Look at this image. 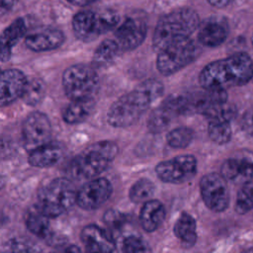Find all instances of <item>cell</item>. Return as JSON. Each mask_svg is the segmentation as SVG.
Listing matches in <instances>:
<instances>
[{
    "instance_id": "cell-35",
    "label": "cell",
    "mask_w": 253,
    "mask_h": 253,
    "mask_svg": "<svg viewBox=\"0 0 253 253\" xmlns=\"http://www.w3.org/2000/svg\"><path fill=\"white\" fill-rule=\"evenodd\" d=\"M240 126L246 134L253 136V108L244 112L240 121Z\"/></svg>"
},
{
    "instance_id": "cell-41",
    "label": "cell",
    "mask_w": 253,
    "mask_h": 253,
    "mask_svg": "<svg viewBox=\"0 0 253 253\" xmlns=\"http://www.w3.org/2000/svg\"><path fill=\"white\" fill-rule=\"evenodd\" d=\"M0 72H1V70H0Z\"/></svg>"
},
{
    "instance_id": "cell-18",
    "label": "cell",
    "mask_w": 253,
    "mask_h": 253,
    "mask_svg": "<svg viewBox=\"0 0 253 253\" xmlns=\"http://www.w3.org/2000/svg\"><path fill=\"white\" fill-rule=\"evenodd\" d=\"M27 24L24 18L15 19L0 34V61L11 58L14 46L26 36Z\"/></svg>"
},
{
    "instance_id": "cell-10",
    "label": "cell",
    "mask_w": 253,
    "mask_h": 253,
    "mask_svg": "<svg viewBox=\"0 0 253 253\" xmlns=\"http://www.w3.org/2000/svg\"><path fill=\"white\" fill-rule=\"evenodd\" d=\"M157 177L165 182L179 184L193 178L197 172L195 156L184 154L158 163L155 167Z\"/></svg>"
},
{
    "instance_id": "cell-5",
    "label": "cell",
    "mask_w": 253,
    "mask_h": 253,
    "mask_svg": "<svg viewBox=\"0 0 253 253\" xmlns=\"http://www.w3.org/2000/svg\"><path fill=\"white\" fill-rule=\"evenodd\" d=\"M154 101L140 86L123 95L110 107L107 121L114 127H127L133 126Z\"/></svg>"
},
{
    "instance_id": "cell-39",
    "label": "cell",
    "mask_w": 253,
    "mask_h": 253,
    "mask_svg": "<svg viewBox=\"0 0 253 253\" xmlns=\"http://www.w3.org/2000/svg\"><path fill=\"white\" fill-rule=\"evenodd\" d=\"M8 152V146L5 142L0 140V160L5 156V154Z\"/></svg>"
},
{
    "instance_id": "cell-4",
    "label": "cell",
    "mask_w": 253,
    "mask_h": 253,
    "mask_svg": "<svg viewBox=\"0 0 253 253\" xmlns=\"http://www.w3.org/2000/svg\"><path fill=\"white\" fill-rule=\"evenodd\" d=\"M76 194L75 186L69 178H55L39 190L37 207L49 218L57 217L76 204Z\"/></svg>"
},
{
    "instance_id": "cell-12",
    "label": "cell",
    "mask_w": 253,
    "mask_h": 253,
    "mask_svg": "<svg viewBox=\"0 0 253 253\" xmlns=\"http://www.w3.org/2000/svg\"><path fill=\"white\" fill-rule=\"evenodd\" d=\"M51 136V124L46 115L34 112L27 116L22 126L24 145L30 151L49 141Z\"/></svg>"
},
{
    "instance_id": "cell-30",
    "label": "cell",
    "mask_w": 253,
    "mask_h": 253,
    "mask_svg": "<svg viewBox=\"0 0 253 253\" xmlns=\"http://www.w3.org/2000/svg\"><path fill=\"white\" fill-rule=\"evenodd\" d=\"M208 133L210 138L217 144L227 143L232 134L230 122L223 121H211L209 122Z\"/></svg>"
},
{
    "instance_id": "cell-25",
    "label": "cell",
    "mask_w": 253,
    "mask_h": 253,
    "mask_svg": "<svg viewBox=\"0 0 253 253\" xmlns=\"http://www.w3.org/2000/svg\"><path fill=\"white\" fill-rule=\"evenodd\" d=\"M122 50L115 39L104 40L95 49L93 54V63L98 66H103L113 62Z\"/></svg>"
},
{
    "instance_id": "cell-37",
    "label": "cell",
    "mask_w": 253,
    "mask_h": 253,
    "mask_svg": "<svg viewBox=\"0 0 253 253\" xmlns=\"http://www.w3.org/2000/svg\"><path fill=\"white\" fill-rule=\"evenodd\" d=\"M209 4L215 8H224L228 6L233 0H207Z\"/></svg>"
},
{
    "instance_id": "cell-23",
    "label": "cell",
    "mask_w": 253,
    "mask_h": 253,
    "mask_svg": "<svg viewBox=\"0 0 253 253\" xmlns=\"http://www.w3.org/2000/svg\"><path fill=\"white\" fill-rule=\"evenodd\" d=\"M196 220L188 212H182L174 224L175 236L186 247H191L196 243Z\"/></svg>"
},
{
    "instance_id": "cell-13",
    "label": "cell",
    "mask_w": 253,
    "mask_h": 253,
    "mask_svg": "<svg viewBox=\"0 0 253 253\" xmlns=\"http://www.w3.org/2000/svg\"><path fill=\"white\" fill-rule=\"evenodd\" d=\"M147 33L144 20L138 17H127L116 29L115 40L122 52L132 50L142 43Z\"/></svg>"
},
{
    "instance_id": "cell-8",
    "label": "cell",
    "mask_w": 253,
    "mask_h": 253,
    "mask_svg": "<svg viewBox=\"0 0 253 253\" xmlns=\"http://www.w3.org/2000/svg\"><path fill=\"white\" fill-rule=\"evenodd\" d=\"M98 84L99 76L91 65L74 64L62 74L63 90L70 100L92 97Z\"/></svg>"
},
{
    "instance_id": "cell-24",
    "label": "cell",
    "mask_w": 253,
    "mask_h": 253,
    "mask_svg": "<svg viewBox=\"0 0 253 253\" xmlns=\"http://www.w3.org/2000/svg\"><path fill=\"white\" fill-rule=\"evenodd\" d=\"M48 219L49 217L46 216L36 205L26 215V225L30 232L47 240L51 238Z\"/></svg>"
},
{
    "instance_id": "cell-21",
    "label": "cell",
    "mask_w": 253,
    "mask_h": 253,
    "mask_svg": "<svg viewBox=\"0 0 253 253\" xmlns=\"http://www.w3.org/2000/svg\"><path fill=\"white\" fill-rule=\"evenodd\" d=\"M93 97L71 100L62 112V120L68 125H77L90 117L95 108Z\"/></svg>"
},
{
    "instance_id": "cell-3",
    "label": "cell",
    "mask_w": 253,
    "mask_h": 253,
    "mask_svg": "<svg viewBox=\"0 0 253 253\" xmlns=\"http://www.w3.org/2000/svg\"><path fill=\"white\" fill-rule=\"evenodd\" d=\"M199 25V15L191 8H180L164 15L154 30L153 48L158 52L175 40L190 38L198 30Z\"/></svg>"
},
{
    "instance_id": "cell-14",
    "label": "cell",
    "mask_w": 253,
    "mask_h": 253,
    "mask_svg": "<svg viewBox=\"0 0 253 253\" xmlns=\"http://www.w3.org/2000/svg\"><path fill=\"white\" fill-rule=\"evenodd\" d=\"M27 77L15 68L0 72V107H6L22 97Z\"/></svg>"
},
{
    "instance_id": "cell-32",
    "label": "cell",
    "mask_w": 253,
    "mask_h": 253,
    "mask_svg": "<svg viewBox=\"0 0 253 253\" xmlns=\"http://www.w3.org/2000/svg\"><path fill=\"white\" fill-rule=\"evenodd\" d=\"M194 137V131L187 126L173 128L166 135V141L172 148L187 147Z\"/></svg>"
},
{
    "instance_id": "cell-17",
    "label": "cell",
    "mask_w": 253,
    "mask_h": 253,
    "mask_svg": "<svg viewBox=\"0 0 253 253\" xmlns=\"http://www.w3.org/2000/svg\"><path fill=\"white\" fill-rule=\"evenodd\" d=\"M198 40L209 47L220 45L228 36V25L224 19L213 17L199 25Z\"/></svg>"
},
{
    "instance_id": "cell-27",
    "label": "cell",
    "mask_w": 253,
    "mask_h": 253,
    "mask_svg": "<svg viewBox=\"0 0 253 253\" xmlns=\"http://www.w3.org/2000/svg\"><path fill=\"white\" fill-rule=\"evenodd\" d=\"M174 115L163 104L157 107L148 117L147 126L153 133H160L164 131L170 125Z\"/></svg>"
},
{
    "instance_id": "cell-19",
    "label": "cell",
    "mask_w": 253,
    "mask_h": 253,
    "mask_svg": "<svg viewBox=\"0 0 253 253\" xmlns=\"http://www.w3.org/2000/svg\"><path fill=\"white\" fill-rule=\"evenodd\" d=\"M220 174L225 180L234 183H246L253 178V162L246 158H228L221 166Z\"/></svg>"
},
{
    "instance_id": "cell-15",
    "label": "cell",
    "mask_w": 253,
    "mask_h": 253,
    "mask_svg": "<svg viewBox=\"0 0 253 253\" xmlns=\"http://www.w3.org/2000/svg\"><path fill=\"white\" fill-rule=\"evenodd\" d=\"M81 241L89 252H114L117 249L113 234L96 224H88L83 227Z\"/></svg>"
},
{
    "instance_id": "cell-7",
    "label": "cell",
    "mask_w": 253,
    "mask_h": 253,
    "mask_svg": "<svg viewBox=\"0 0 253 253\" xmlns=\"http://www.w3.org/2000/svg\"><path fill=\"white\" fill-rule=\"evenodd\" d=\"M196 52L197 47L191 38L175 40L158 51L156 67L162 75L174 74L190 64Z\"/></svg>"
},
{
    "instance_id": "cell-28",
    "label": "cell",
    "mask_w": 253,
    "mask_h": 253,
    "mask_svg": "<svg viewBox=\"0 0 253 253\" xmlns=\"http://www.w3.org/2000/svg\"><path fill=\"white\" fill-rule=\"evenodd\" d=\"M236 107L233 104L226 102L211 105L205 109L201 114L205 116V118L211 121H223L230 122L236 116Z\"/></svg>"
},
{
    "instance_id": "cell-38",
    "label": "cell",
    "mask_w": 253,
    "mask_h": 253,
    "mask_svg": "<svg viewBox=\"0 0 253 253\" xmlns=\"http://www.w3.org/2000/svg\"><path fill=\"white\" fill-rule=\"evenodd\" d=\"M68 3L74 5V6H80V7H83V6H87L89 4H92L98 0H66Z\"/></svg>"
},
{
    "instance_id": "cell-22",
    "label": "cell",
    "mask_w": 253,
    "mask_h": 253,
    "mask_svg": "<svg viewBox=\"0 0 253 253\" xmlns=\"http://www.w3.org/2000/svg\"><path fill=\"white\" fill-rule=\"evenodd\" d=\"M165 218V208L163 204L157 200L149 199L143 203L140 210L139 221L142 228L146 232L155 231Z\"/></svg>"
},
{
    "instance_id": "cell-9",
    "label": "cell",
    "mask_w": 253,
    "mask_h": 253,
    "mask_svg": "<svg viewBox=\"0 0 253 253\" xmlns=\"http://www.w3.org/2000/svg\"><path fill=\"white\" fill-rule=\"evenodd\" d=\"M200 190L202 199L208 209L215 212H221L227 209L229 191L226 180L221 174L214 172L206 174L201 179Z\"/></svg>"
},
{
    "instance_id": "cell-36",
    "label": "cell",
    "mask_w": 253,
    "mask_h": 253,
    "mask_svg": "<svg viewBox=\"0 0 253 253\" xmlns=\"http://www.w3.org/2000/svg\"><path fill=\"white\" fill-rule=\"evenodd\" d=\"M16 3L17 0H0V17L10 12Z\"/></svg>"
},
{
    "instance_id": "cell-29",
    "label": "cell",
    "mask_w": 253,
    "mask_h": 253,
    "mask_svg": "<svg viewBox=\"0 0 253 253\" xmlns=\"http://www.w3.org/2000/svg\"><path fill=\"white\" fill-rule=\"evenodd\" d=\"M155 191L154 184L149 179L137 180L129 189L128 197L132 203L140 204L151 199Z\"/></svg>"
},
{
    "instance_id": "cell-2",
    "label": "cell",
    "mask_w": 253,
    "mask_h": 253,
    "mask_svg": "<svg viewBox=\"0 0 253 253\" xmlns=\"http://www.w3.org/2000/svg\"><path fill=\"white\" fill-rule=\"evenodd\" d=\"M119 153L114 141L95 142L74 156L67 164V178L76 181H88L104 172Z\"/></svg>"
},
{
    "instance_id": "cell-34",
    "label": "cell",
    "mask_w": 253,
    "mask_h": 253,
    "mask_svg": "<svg viewBox=\"0 0 253 253\" xmlns=\"http://www.w3.org/2000/svg\"><path fill=\"white\" fill-rule=\"evenodd\" d=\"M122 249L126 253H138L149 251L146 242L136 235H129L122 241Z\"/></svg>"
},
{
    "instance_id": "cell-31",
    "label": "cell",
    "mask_w": 253,
    "mask_h": 253,
    "mask_svg": "<svg viewBox=\"0 0 253 253\" xmlns=\"http://www.w3.org/2000/svg\"><path fill=\"white\" fill-rule=\"evenodd\" d=\"M253 210V182L243 183L237 193L235 201V211L244 214Z\"/></svg>"
},
{
    "instance_id": "cell-20",
    "label": "cell",
    "mask_w": 253,
    "mask_h": 253,
    "mask_svg": "<svg viewBox=\"0 0 253 253\" xmlns=\"http://www.w3.org/2000/svg\"><path fill=\"white\" fill-rule=\"evenodd\" d=\"M63 153L64 150L61 145L48 141L31 150L28 162L33 167L47 168L58 163Z\"/></svg>"
},
{
    "instance_id": "cell-16",
    "label": "cell",
    "mask_w": 253,
    "mask_h": 253,
    "mask_svg": "<svg viewBox=\"0 0 253 253\" xmlns=\"http://www.w3.org/2000/svg\"><path fill=\"white\" fill-rule=\"evenodd\" d=\"M65 41L62 31L55 28L41 30L25 37L26 46L35 52L50 51L58 48Z\"/></svg>"
},
{
    "instance_id": "cell-40",
    "label": "cell",
    "mask_w": 253,
    "mask_h": 253,
    "mask_svg": "<svg viewBox=\"0 0 253 253\" xmlns=\"http://www.w3.org/2000/svg\"><path fill=\"white\" fill-rule=\"evenodd\" d=\"M251 42H252V44H253V34H252V38H251Z\"/></svg>"
},
{
    "instance_id": "cell-1",
    "label": "cell",
    "mask_w": 253,
    "mask_h": 253,
    "mask_svg": "<svg viewBox=\"0 0 253 253\" xmlns=\"http://www.w3.org/2000/svg\"><path fill=\"white\" fill-rule=\"evenodd\" d=\"M253 78V60L245 52H237L207 64L200 72L199 82L204 89H222L241 86Z\"/></svg>"
},
{
    "instance_id": "cell-26",
    "label": "cell",
    "mask_w": 253,
    "mask_h": 253,
    "mask_svg": "<svg viewBox=\"0 0 253 253\" xmlns=\"http://www.w3.org/2000/svg\"><path fill=\"white\" fill-rule=\"evenodd\" d=\"M45 84L41 78L27 79V83L22 94L23 101L29 106H37L40 104L45 94Z\"/></svg>"
},
{
    "instance_id": "cell-33",
    "label": "cell",
    "mask_w": 253,
    "mask_h": 253,
    "mask_svg": "<svg viewBox=\"0 0 253 253\" xmlns=\"http://www.w3.org/2000/svg\"><path fill=\"white\" fill-rule=\"evenodd\" d=\"M104 222L109 228L108 230L113 234L114 231H119L122 227H124L125 223L126 222V217L118 211L110 210L106 211L104 215Z\"/></svg>"
},
{
    "instance_id": "cell-11",
    "label": "cell",
    "mask_w": 253,
    "mask_h": 253,
    "mask_svg": "<svg viewBox=\"0 0 253 253\" xmlns=\"http://www.w3.org/2000/svg\"><path fill=\"white\" fill-rule=\"evenodd\" d=\"M113 193L111 182L103 177L88 180L76 194V205L85 211H92L105 204Z\"/></svg>"
},
{
    "instance_id": "cell-6",
    "label": "cell",
    "mask_w": 253,
    "mask_h": 253,
    "mask_svg": "<svg viewBox=\"0 0 253 253\" xmlns=\"http://www.w3.org/2000/svg\"><path fill=\"white\" fill-rule=\"evenodd\" d=\"M119 22V14L112 9L82 10L73 16L71 25L78 40L91 42L117 28Z\"/></svg>"
}]
</instances>
